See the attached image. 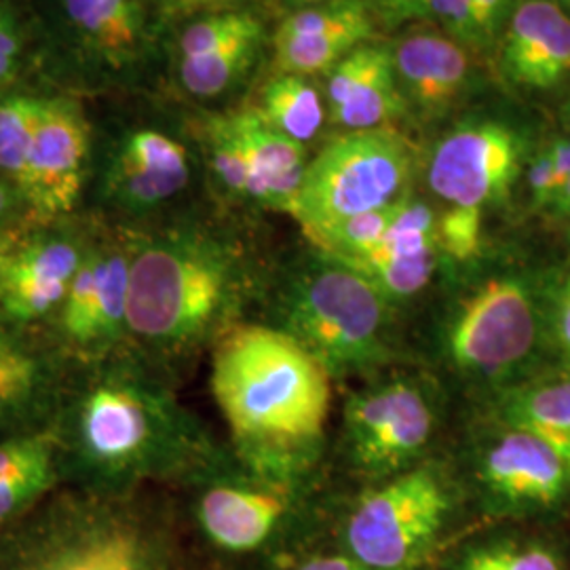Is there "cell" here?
<instances>
[{
    "label": "cell",
    "instance_id": "6da1fadb",
    "mask_svg": "<svg viewBox=\"0 0 570 570\" xmlns=\"http://www.w3.org/2000/svg\"><path fill=\"white\" fill-rule=\"evenodd\" d=\"M332 381L279 326L235 324L218 338L212 393L256 478L294 484L305 473L324 442Z\"/></svg>",
    "mask_w": 570,
    "mask_h": 570
},
{
    "label": "cell",
    "instance_id": "7a4b0ae2",
    "mask_svg": "<svg viewBox=\"0 0 570 570\" xmlns=\"http://www.w3.org/2000/svg\"><path fill=\"white\" fill-rule=\"evenodd\" d=\"M61 456L89 489L127 492L148 478L204 465L199 425L167 389L131 362L96 367L63 407Z\"/></svg>",
    "mask_w": 570,
    "mask_h": 570
},
{
    "label": "cell",
    "instance_id": "3957f363",
    "mask_svg": "<svg viewBox=\"0 0 570 570\" xmlns=\"http://www.w3.org/2000/svg\"><path fill=\"white\" fill-rule=\"evenodd\" d=\"M249 292L235 245L202 228L167 230L131 254L127 336L150 357L183 360L233 327Z\"/></svg>",
    "mask_w": 570,
    "mask_h": 570
},
{
    "label": "cell",
    "instance_id": "277c9868",
    "mask_svg": "<svg viewBox=\"0 0 570 570\" xmlns=\"http://www.w3.org/2000/svg\"><path fill=\"white\" fill-rule=\"evenodd\" d=\"M0 570H169L164 532L125 492L70 490L0 541Z\"/></svg>",
    "mask_w": 570,
    "mask_h": 570
},
{
    "label": "cell",
    "instance_id": "5b68a950",
    "mask_svg": "<svg viewBox=\"0 0 570 570\" xmlns=\"http://www.w3.org/2000/svg\"><path fill=\"white\" fill-rule=\"evenodd\" d=\"M277 311L279 327L332 379L370 374L395 360V305L366 277L320 252L285 279Z\"/></svg>",
    "mask_w": 570,
    "mask_h": 570
},
{
    "label": "cell",
    "instance_id": "8992f818",
    "mask_svg": "<svg viewBox=\"0 0 570 570\" xmlns=\"http://www.w3.org/2000/svg\"><path fill=\"white\" fill-rule=\"evenodd\" d=\"M546 338L550 298L518 273H494L446 303L435 346L450 374L471 387L513 389Z\"/></svg>",
    "mask_w": 570,
    "mask_h": 570
},
{
    "label": "cell",
    "instance_id": "52a82bcc",
    "mask_svg": "<svg viewBox=\"0 0 570 570\" xmlns=\"http://www.w3.org/2000/svg\"><path fill=\"white\" fill-rule=\"evenodd\" d=\"M414 171L410 144L391 127L346 131L306 165L292 218L305 237L407 197Z\"/></svg>",
    "mask_w": 570,
    "mask_h": 570
},
{
    "label": "cell",
    "instance_id": "ba28073f",
    "mask_svg": "<svg viewBox=\"0 0 570 570\" xmlns=\"http://www.w3.org/2000/svg\"><path fill=\"white\" fill-rule=\"evenodd\" d=\"M452 513L442 471L416 465L366 492L348 513L346 556L370 570H404L435 543Z\"/></svg>",
    "mask_w": 570,
    "mask_h": 570
},
{
    "label": "cell",
    "instance_id": "9c48e42d",
    "mask_svg": "<svg viewBox=\"0 0 570 570\" xmlns=\"http://www.w3.org/2000/svg\"><path fill=\"white\" fill-rule=\"evenodd\" d=\"M438 428L435 400L419 379H387L348 395L343 412L346 461L360 475L385 482L425 454Z\"/></svg>",
    "mask_w": 570,
    "mask_h": 570
},
{
    "label": "cell",
    "instance_id": "30bf717a",
    "mask_svg": "<svg viewBox=\"0 0 570 570\" xmlns=\"http://www.w3.org/2000/svg\"><path fill=\"white\" fill-rule=\"evenodd\" d=\"M522 169V142L510 125L490 119L456 125L431 153L429 188L446 205L480 207L510 195Z\"/></svg>",
    "mask_w": 570,
    "mask_h": 570
},
{
    "label": "cell",
    "instance_id": "8fae6325",
    "mask_svg": "<svg viewBox=\"0 0 570 570\" xmlns=\"http://www.w3.org/2000/svg\"><path fill=\"white\" fill-rule=\"evenodd\" d=\"M475 480L501 510H548L567 497L570 465L534 433L501 425L480 450Z\"/></svg>",
    "mask_w": 570,
    "mask_h": 570
},
{
    "label": "cell",
    "instance_id": "7c38bea8",
    "mask_svg": "<svg viewBox=\"0 0 570 570\" xmlns=\"http://www.w3.org/2000/svg\"><path fill=\"white\" fill-rule=\"evenodd\" d=\"M87 159L89 127L79 106L45 100L20 186L21 199L45 218L68 214L79 202Z\"/></svg>",
    "mask_w": 570,
    "mask_h": 570
},
{
    "label": "cell",
    "instance_id": "4fadbf2b",
    "mask_svg": "<svg viewBox=\"0 0 570 570\" xmlns=\"http://www.w3.org/2000/svg\"><path fill=\"white\" fill-rule=\"evenodd\" d=\"M442 261L438 216L425 202L407 195L395 205L379 245L364 256L341 265L366 277L397 306L428 289Z\"/></svg>",
    "mask_w": 570,
    "mask_h": 570
},
{
    "label": "cell",
    "instance_id": "5bb4252c",
    "mask_svg": "<svg viewBox=\"0 0 570 570\" xmlns=\"http://www.w3.org/2000/svg\"><path fill=\"white\" fill-rule=\"evenodd\" d=\"M374 32L367 0H324L287 16L275 30V68L279 75L315 77L336 63Z\"/></svg>",
    "mask_w": 570,
    "mask_h": 570
},
{
    "label": "cell",
    "instance_id": "9a60e30c",
    "mask_svg": "<svg viewBox=\"0 0 570 570\" xmlns=\"http://www.w3.org/2000/svg\"><path fill=\"white\" fill-rule=\"evenodd\" d=\"M294 484L256 480H223L207 487L197 503L205 537L220 550H261L284 529L296 510Z\"/></svg>",
    "mask_w": 570,
    "mask_h": 570
},
{
    "label": "cell",
    "instance_id": "2e32d148",
    "mask_svg": "<svg viewBox=\"0 0 570 570\" xmlns=\"http://www.w3.org/2000/svg\"><path fill=\"white\" fill-rule=\"evenodd\" d=\"M327 119L346 131L383 129L406 115L391 45L367 41L327 72Z\"/></svg>",
    "mask_w": 570,
    "mask_h": 570
},
{
    "label": "cell",
    "instance_id": "e0dca14e",
    "mask_svg": "<svg viewBox=\"0 0 570 570\" xmlns=\"http://www.w3.org/2000/svg\"><path fill=\"white\" fill-rule=\"evenodd\" d=\"M501 70L529 91H548L570 77V16L556 0H520L501 32Z\"/></svg>",
    "mask_w": 570,
    "mask_h": 570
},
{
    "label": "cell",
    "instance_id": "ac0fdd59",
    "mask_svg": "<svg viewBox=\"0 0 570 570\" xmlns=\"http://www.w3.org/2000/svg\"><path fill=\"white\" fill-rule=\"evenodd\" d=\"M85 256L66 237H41L9 252L0 266V313L13 324H32L60 311Z\"/></svg>",
    "mask_w": 570,
    "mask_h": 570
},
{
    "label": "cell",
    "instance_id": "d6986e66",
    "mask_svg": "<svg viewBox=\"0 0 570 570\" xmlns=\"http://www.w3.org/2000/svg\"><path fill=\"white\" fill-rule=\"evenodd\" d=\"M400 87L423 117L449 112L469 85L468 51L449 35L412 32L391 47Z\"/></svg>",
    "mask_w": 570,
    "mask_h": 570
},
{
    "label": "cell",
    "instance_id": "ffe728a7",
    "mask_svg": "<svg viewBox=\"0 0 570 570\" xmlns=\"http://www.w3.org/2000/svg\"><path fill=\"white\" fill-rule=\"evenodd\" d=\"M228 119L244 146L249 171L247 199L292 214L308 165L305 144L287 138L258 108L237 110Z\"/></svg>",
    "mask_w": 570,
    "mask_h": 570
},
{
    "label": "cell",
    "instance_id": "44dd1931",
    "mask_svg": "<svg viewBox=\"0 0 570 570\" xmlns=\"http://www.w3.org/2000/svg\"><path fill=\"white\" fill-rule=\"evenodd\" d=\"M188 157L183 144L155 129L131 134L110 167L108 186L117 202L131 209H150L176 197L188 184Z\"/></svg>",
    "mask_w": 570,
    "mask_h": 570
},
{
    "label": "cell",
    "instance_id": "7402d4cb",
    "mask_svg": "<svg viewBox=\"0 0 570 570\" xmlns=\"http://www.w3.org/2000/svg\"><path fill=\"white\" fill-rule=\"evenodd\" d=\"M66 18L87 56L110 72L138 63L146 51V0H63Z\"/></svg>",
    "mask_w": 570,
    "mask_h": 570
},
{
    "label": "cell",
    "instance_id": "603a6c76",
    "mask_svg": "<svg viewBox=\"0 0 570 570\" xmlns=\"http://www.w3.org/2000/svg\"><path fill=\"white\" fill-rule=\"evenodd\" d=\"M61 463L56 428L35 429L0 442V529L56 489Z\"/></svg>",
    "mask_w": 570,
    "mask_h": 570
},
{
    "label": "cell",
    "instance_id": "cb8c5ba5",
    "mask_svg": "<svg viewBox=\"0 0 570 570\" xmlns=\"http://www.w3.org/2000/svg\"><path fill=\"white\" fill-rule=\"evenodd\" d=\"M56 391V367L41 348L0 332V442L28 433Z\"/></svg>",
    "mask_w": 570,
    "mask_h": 570
},
{
    "label": "cell",
    "instance_id": "d4e9b609",
    "mask_svg": "<svg viewBox=\"0 0 570 570\" xmlns=\"http://www.w3.org/2000/svg\"><path fill=\"white\" fill-rule=\"evenodd\" d=\"M497 423L534 433L570 465V374L503 391Z\"/></svg>",
    "mask_w": 570,
    "mask_h": 570
},
{
    "label": "cell",
    "instance_id": "484cf974",
    "mask_svg": "<svg viewBox=\"0 0 570 570\" xmlns=\"http://www.w3.org/2000/svg\"><path fill=\"white\" fill-rule=\"evenodd\" d=\"M96 256V303L85 332L81 351L104 353L127 336L129 268L131 256L121 249L94 252Z\"/></svg>",
    "mask_w": 570,
    "mask_h": 570
},
{
    "label": "cell",
    "instance_id": "4316f807",
    "mask_svg": "<svg viewBox=\"0 0 570 570\" xmlns=\"http://www.w3.org/2000/svg\"><path fill=\"white\" fill-rule=\"evenodd\" d=\"M258 110L287 138L308 144L326 122V108L317 87L301 75H279L266 82Z\"/></svg>",
    "mask_w": 570,
    "mask_h": 570
},
{
    "label": "cell",
    "instance_id": "83f0119b",
    "mask_svg": "<svg viewBox=\"0 0 570 570\" xmlns=\"http://www.w3.org/2000/svg\"><path fill=\"white\" fill-rule=\"evenodd\" d=\"M45 100L13 96L0 102V171L20 190Z\"/></svg>",
    "mask_w": 570,
    "mask_h": 570
},
{
    "label": "cell",
    "instance_id": "f1b7e54d",
    "mask_svg": "<svg viewBox=\"0 0 570 570\" xmlns=\"http://www.w3.org/2000/svg\"><path fill=\"white\" fill-rule=\"evenodd\" d=\"M263 39L239 41L214 53L180 60V81L199 98H214L237 81L254 60Z\"/></svg>",
    "mask_w": 570,
    "mask_h": 570
},
{
    "label": "cell",
    "instance_id": "f546056e",
    "mask_svg": "<svg viewBox=\"0 0 570 570\" xmlns=\"http://www.w3.org/2000/svg\"><path fill=\"white\" fill-rule=\"evenodd\" d=\"M265 28L261 20L245 11H223L190 23L180 39L183 60L214 53L233 42L263 39Z\"/></svg>",
    "mask_w": 570,
    "mask_h": 570
},
{
    "label": "cell",
    "instance_id": "4dcf8cb0",
    "mask_svg": "<svg viewBox=\"0 0 570 570\" xmlns=\"http://www.w3.org/2000/svg\"><path fill=\"white\" fill-rule=\"evenodd\" d=\"M459 570H564L560 558L546 546L497 541L469 550Z\"/></svg>",
    "mask_w": 570,
    "mask_h": 570
},
{
    "label": "cell",
    "instance_id": "1f68e13d",
    "mask_svg": "<svg viewBox=\"0 0 570 570\" xmlns=\"http://www.w3.org/2000/svg\"><path fill=\"white\" fill-rule=\"evenodd\" d=\"M484 244V209L446 205L438 216V245L442 258L456 265L473 263Z\"/></svg>",
    "mask_w": 570,
    "mask_h": 570
},
{
    "label": "cell",
    "instance_id": "d6a6232c",
    "mask_svg": "<svg viewBox=\"0 0 570 570\" xmlns=\"http://www.w3.org/2000/svg\"><path fill=\"white\" fill-rule=\"evenodd\" d=\"M207 144L212 167L228 193L237 197L249 195V171L244 146L239 142L228 115L216 117L207 125Z\"/></svg>",
    "mask_w": 570,
    "mask_h": 570
},
{
    "label": "cell",
    "instance_id": "836d02e7",
    "mask_svg": "<svg viewBox=\"0 0 570 570\" xmlns=\"http://www.w3.org/2000/svg\"><path fill=\"white\" fill-rule=\"evenodd\" d=\"M478 0H429V18L438 21L450 39L463 47H475Z\"/></svg>",
    "mask_w": 570,
    "mask_h": 570
},
{
    "label": "cell",
    "instance_id": "e575fe53",
    "mask_svg": "<svg viewBox=\"0 0 570 570\" xmlns=\"http://www.w3.org/2000/svg\"><path fill=\"white\" fill-rule=\"evenodd\" d=\"M529 193L532 207L550 212L551 202L558 193V176H556L550 144H546L530 157Z\"/></svg>",
    "mask_w": 570,
    "mask_h": 570
},
{
    "label": "cell",
    "instance_id": "d590c367",
    "mask_svg": "<svg viewBox=\"0 0 570 570\" xmlns=\"http://www.w3.org/2000/svg\"><path fill=\"white\" fill-rule=\"evenodd\" d=\"M550 341L560 357L562 370L570 374V277L550 298Z\"/></svg>",
    "mask_w": 570,
    "mask_h": 570
},
{
    "label": "cell",
    "instance_id": "8d00e7d4",
    "mask_svg": "<svg viewBox=\"0 0 570 570\" xmlns=\"http://www.w3.org/2000/svg\"><path fill=\"white\" fill-rule=\"evenodd\" d=\"M374 18L387 28H400L404 23L429 18V0H367Z\"/></svg>",
    "mask_w": 570,
    "mask_h": 570
},
{
    "label": "cell",
    "instance_id": "74e56055",
    "mask_svg": "<svg viewBox=\"0 0 570 570\" xmlns=\"http://www.w3.org/2000/svg\"><path fill=\"white\" fill-rule=\"evenodd\" d=\"M21 35L13 16L0 21V85L9 81L18 68Z\"/></svg>",
    "mask_w": 570,
    "mask_h": 570
},
{
    "label": "cell",
    "instance_id": "f35d334b",
    "mask_svg": "<svg viewBox=\"0 0 570 570\" xmlns=\"http://www.w3.org/2000/svg\"><path fill=\"white\" fill-rule=\"evenodd\" d=\"M237 0H159L164 13L183 18V16H193L199 11H209V9H225L235 4Z\"/></svg>",
    "mask_w": 570,
    "mask_h": 570
},
{
    "label": "cell",
    "instance_id": "ab89813d",
    "mask_svg": "<svg viewBox=\"0 0 570 570\" xmlns=\"http://www.w3.org/2000/svg\"><path fill=\"white\" fill-rule=\"evenodd\" d=\"M296 570H370L351 556H317L306 560Z\"/></svg>",
    "mask_w": 570,
    "mask_h": 570
},
{
    "label": "cell",
    "instance_id": "60d3db41",
    "mask_svg": "<svg viewBox=\"0 0 570 570\" xmlns=\"http://www.w3.org/2000/svg\"><path fill=\"white\" fill-rule=\"evenodd\" d=\"M550 214L558 220H570V169L569 176L551 202Z\"/></svg>",
    "mask_w": 570,
    "mask_h": 570
},
{
    "label": "cell",
    "instance_id": "b9f144b4",
    "mask_svg": "<svg viewBox=\"0 0 570 570\" xmlns=\"http://www.w3.org/2000/svg\"><path fill=\"white\" fill-rule=\"evenodd\" d=\"M18 197L21 195L16 186L0 180V220L11 214V209L18 205Z\"/></svg>",
    "mask_w": 570,
    "mask_h": 570
},
{
    "label": "cell",
    "instance_id": "7bdbcfd3",
    "mask_svg": "<svg viewBox=\"0 0 570 570\" xmlns=\"http://www.w3.org/2000/svg\"><path fill=\"white\" fill-rule=\"evenodd\" d=\"M285 4H289V7H294L296 11L298 9H306V7H313V4H320V2H324V0H282Z\"/></svg>",
    "mask_w": 570,
    "mask_h": 570
},
{
    "label": "cell",
    "instance_id": "ee69618b",
    "mask_svg": "<svg viewBox=\"0 0 570 570\" xmlns=\"http://www.w3.org/2000/svg\"><path fill=\"white\" fill-rule=\"evenodd\" d=\"M9 252H11V249H9V245H7V242L0 237V266L4 263V258L9 256Z\"/></svg>",
    "mask_w": 570,
    "mask_h": 570
},
{
    "label": "cell",
    "instance_id": "f6af8a7d",
    "mask_svg": "<svg viewBox=\"0 0 570 570\" xmlns=\"http://www.w3.org/2000/svg\"><path fill=\"white\" fill-rule=\"evenodd\" d=\"M9 16H11V13H9V11H7V9H4V4H0V21L7 20V18H9Z\"/></svg>",
    "mask_w": 570,
    "mask_h": 570
},
{
    "label": "cell",
    "instance_id": "bcb514c9",
    "mask_svg": "<svg viewBox=\"0 0 570 570\" xmlns=\"http://www.w3.org/2000/svg\"><path fill=\"white\" fill-rule=\"evenodd\" d=\"M564 119H567V122L570 125V100L567 102V106H564Z\"/></svg>",
    "mask_w": 570,
    "mask_h": 570
},
{
    "label": "cell",
    "instance_id": "7dc6e473",
    "mask_svg": "<svg viewBox=\"0 0 570 570\" xmlns=\"http://www.w3.org/2000/svg\"><path fill=\"white\" fill-rule=\"evenodd\" d=\"M558 4H562L564 9H570V0H558Z\"/></svg>",
    "mask_w": 570,
    "mask_h": 570
},
{
    "label": "cell",
    "instance_id": "c3c4849f",
    "mask_svg": "<svg viewBox=\"0 0 570 570\" xmlns=\"http://www.w3.org/2000/svg\"><path fill=\"white\" fill-rule=\"evenodd\" d=\"M569 223H570V220H569ZM569 242H570V230H569Z\"/></svg>",
    "mask_w": 570,
    "mask_h": 570
}]
</instances>
